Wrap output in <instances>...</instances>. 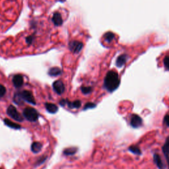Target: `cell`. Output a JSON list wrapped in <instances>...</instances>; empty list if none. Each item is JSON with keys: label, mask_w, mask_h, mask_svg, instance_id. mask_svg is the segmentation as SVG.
<instances>
[{"label": "cell", "mask_w": 169, "mask_h": 169, "mask_svg": "<svg viewBox=\"0 0 169 169\" xmlns=\"http://www.w3.org/2000/svg\"><path fill=\"white\" fill-rule=\"evenodd\" d=\"M120 84L119 76L115 71H110L106 75L104 81V87L109 92L116 90Z\"/></svg>", "instance_id": "1"}, {"label": "cell", "mask_w": 169, "mask_h": 169, "mask_svg": "<svg viewBox=\"0 0 169 169\" xmlns=\"http://www.w3.org/2000/svg\"><path fill=\"white\" fill-rule=\"evenodd\" d=\"M23 116L29 122H36L38 120L39 114L35 108L27 107L23 110Z\"/></svg>", "instance_id": "2"}, {"label": "cell", "mask_w": 169, "mask_h": 169, "mask_svg": "<svg viewBox=\"0 0 169 169\" xmlns=\"http://www.w3.org/2000/svg\"><path fill=\"white\" fill-rule=\"evenodd\" d=\"M7 114L11 118L15 120V121H17V122H23V116H21V114L17 110V109H16V108L13 105H10L7 108Z\"/></svg>", "instance_id": "3"}, {"label": "cell", "mask_w": 169, "mask_h": 169, "mask_svg": "<svg viewBox=\"0 0 169 169\" xmlns=\"http://www.w3.org/2000/svg\"><path fill=\"white\" fill-rule=\"evenodd\" d=\"M19 95L23 101H26L28 103H30V104H32L33 105H36L35 99L33 96V95H32V93L31 91L25 90L22 92H19Z\"/></svg>", "instance_id": "4"}, {"label": "cell", "mask_w": 169, "mask_h": 169, "mask_svg": "<svg viewBox=\"0 0 169 169\" xmlns=\"http://www.w3.org/2000/svg\"><path fill=\"white\" fill-rule=\"evenodd\" d=\"M83 48V44L79 41L77 40H72L69 43V50L74 53L78 54Z\"/></svg>", "instance_id": "5"}, {"label": "cell", "mask_w": 169, "mask_h": 169, "mask_svg": "<svg viewBox=\"0 0 169 169\" xmlns=\"http://www.w3.org/2000/svg\"><path fill=\"white\" fill-rule=\"evenodd\" d=\"M142 124L143 120L137 114H133L130 120L131 126L134 128H138L142 126Z\"/></svg>", "instance_id": "6"}, {"label": "cell", "mask_w": 169, "mask_h": 169, "mask_svg": "<svg viewBox=\"0 0 169 169\" xmlns=\"http://www.w3.org/2000/svg\"><path fill=\"white\" fill-rule=\"evenodd\" d=\"M53 89L57 94L62 95L65 91V85L61 80H56L53 83Z\"/></svg>", "instance_id": "7"}, {"label": "cell", "mask_w": 169, "mask_h": 169, "mask_svg": "<svg viewBox=\"0 0 169 169\" xmlns=\"http://www.w3.org/2000/svg\"><path fill=\"white\" fill-rule=\"evenodd\" d=\"M161 65L166 70L169 71V50L163 53V55L161 57Z\"/></svg>", "instance_id": "8"}, {"label": "cell", "mask_w": 169, "mask_h": 169, "mask_svg": "<svg viewBox=\"0 0 169 169\" xmlns=\"http://www.w3.org/2000/svg\"><path fill=\"white\" fill-rule=\"evenodd\" d=\"M23 77L21 74L15 75L13 77V83L16 88H19L23 85Z\"/></svg>", "instance_id": "9"}, {"label": "cell", "mask_w": 169, "mask_h": 169, "mask_svg": "<svg viewBox=\"0 0 169 169\" xmlns=\"http://www.w3.org/2000/svg\"><path fill=\"white\" fill-rule=\"evenodd\" d=\"M52 21L56 26H61L63 24L62 17L61 14L58 12H56L54 13Z\"/></svg>", "instance_id": "10"}, {"label": "cell", "mask_w": 169, "mask_h": 169, "mask_svg": "<svg viewBox=\"0 0 169 169\" xmlns=\"http://www.w3.org/2000/svg\"><path fill=\"white\" fill-rule=\"evenodd\" d=\"M153 161H154V162L156 164L157 167L159 169H164L165 165L164 164H163L161 157H160L159 155L155 154L153 155Z\"/></svg>", "instance_id": "11"}, {"label": "cell", "mask_w": 169, "mask_h": 169, "mask_svg": "<svg viewBox=\"0 0 169 169\" xmlns=\"http://www.w3.org/2000/svg\"><path fill=\"white\" fill-rule=\"evenodd\" d=\"M45 107L46 110L50 114H55L58 110V107L52 103H46Z\"/></svg>", "instance_id": "12"}, {"label": "cell", "mask_w": 169, "mask_h": 169, "mask_svg": "<svg viewBox=\"0 0 169 169\" xmlns=\"http://www.w3.org/2000/svg\"><path fill=\"white\" fill-rule=\"evenodd\" d=\"M5 124L7 126H8L9 128H11L12 129H19L21 128V126L20 125H19L18 124H16L15 122H13L10 120L9 119H4L3 120Z\"/></svg>", "instance_id": "13"}, {"label": "cell", "mask_w": 169, "mask_h": 169, "mask_svg": "<svg viewBox=\"0 0 169 169\" xmlns=\"http://www.w3.org/2000/svg\"><path fill=\"white\" fill-rule=\"evenodd\" d=\"M49 75L52 76V77H56V76H58L62 74V70L60 68L58 67L52 68L48 71Z\"/></svg>", "instance_id": "14"}, {"label": "cell", "mask_w": 169, "mask_h": 169, "mask_svg": "<svg viewBox=\"0 0 169 169\" xmlns=\"http://www.w3.org/2000/svg\"><path fill=\"white\" fill-rule=\"evenodd\" d=\"M42 148V144L40 142H34L31 145V151L34 153H39Z\"/></svg>", "instance_id": "15"}, {"label": "cell", "mask_w": 169, "mask_h": 169, "mask_svg": "<svg viewBox=\"0 0 169 169\" xmlns=\"http://www.w3.org/2000/svg\"><path fill=\"white\" fill-rule=\"evenodd\" d=\"M67 105L70 108H79L81 106V102L80 101L77 100L73 102H69L68 101L67 102Z\"/></svg>", "instance_id": "16"}, {"label": "cell", "mask_w": 169, "mask_h": 169, "mask_svg": "<svg viewBox=\"0 0 169 169\" xmlns=\"http://www.w3.org/2000/svg\"><path fill=\"white\" fill-rule=\"evenodd\" d=\"M77 151V148H69L64 149L63 154L65 155H67V156L73 155L76 153V152Z\"/></svg>", "instance_id": "17"}, {"label": "cell", "mask_w": 169, "mask_h": 169, "mask_svg": "<svg viewBox=\"0 0 169 169\" xmlns=\"http://www.w3.org/2000/svg\"><path fill=\"white\" fill-rule=\"evenodd\" d=\"M162 150L163 153H164L165 157H168L169 155V137L167 138L165 143L164 144V145L162 146Z\"/></svg>", "instance_id": "18"}, {"label": "cell", "mask_w": 169, "mask_h": 169, "mask_svg": "<svg viewBox=\"0 0 169 169\" xmlns=\"http://www.w3.org/2000/svg\"><path fill=\"white\" fill-rule=\"evenodd\" d=\"M128 150L131 153H132L135 154V155H140L141 154V151L140 149L138 148L137 145H131V146H129V148H128Z\"/></svg>", "instance_id": "19"}, {"label": "cell", "mask_w": 169, "mask_h": 169, "mask_svg": "<svg viewBox=\"0 0 169 169\" xmlns=\"http://www.w3.org/2000/svg\"><path fill=\"white\" fill-rule=\"evenodd\" d=\"M105 39L106 41H107L108 42H110L113 39L114 37V35L112 32H107L104 36Z\"/></svg>", "instance_id": "20"}, {"label": "cell", "mask_w": 169, "mask_h": 169, "mask_svg": "<svg viewBox=\"0 0 169 169\" xmlns=\"http://www.w3.org/2000/svg\"><path fill=\"white\" fill-rule=\"evenodd\" d=\"M81 92H82L85 95L91 93L92 91V87H81Z\"/></svg>", "instance_id": "21"}, {"label": "cell", "mask_w": 169, "mask_h": 169, "mask_svg": "<svg viewBox=\"0 0 169 169\" xmlns=\"http://www.w3.org/2000/svg\"><path fill=\"white\" fill-rule=\"evenodd\" d=\"M95 107H96V105L94 104V103H92V102H88V103H87V104L85 105L83 110H88V109L93 108Z\"/></svg>", "instance_id": "22"}, {"label": "cell", "mask_w": 169, "mask_h": 169, "mask_svg": "<svg viewBox=\"0 0 169 169\" xmlns=\"http://www.w3.org/2000/svg\"><path fill=\"white\" fill-rule=\"evenodd\" d=\"M5 93H6V89L3 85L0 84V97L3 96Z\"/></svg>", "instance_id": "23"}, {"label": "cell", "mask_w": 169, "mask_h": 169, "mask_svg": "<svg viewBox=\"0 0 169 169\" xmlns=\"http://www.w3.org/2000/svg\"><path fill=\"white\" fill-rule=\"evenodd\" d=\"M34 41V36H29L26 38V42L28 45H31Z\"/></svg>", "instance_id": "24"}, {"label": "cell", "mask_w": 169, "mask_h": 169, "mask_svg": "<svg viewBox=\"0 0 169 169\" xmlns=\"http://www.w3.org/2000/svg\"><path fill=\"white\" fill-rule=\"evenodd\" d=\"M164 123L167 126L169 127V114H167L164 118Z\"/></svg>", "instance_id": "25"}, {"label": "cell", "mask_w": 169, "mask_h": 169, "mask_svg": "<svg viewBox=\"0 0 169 169\" xmlns=\"http://www.w3.org/2000/svg\"><path fill=\"white\" fill-rule=\"evenodd\" d=\"M45 160H46V157H42L40 158V159H39V161H38V162H37L36 164H38V165H40V164H42V163L44 161H45Z\"/></svg>", "instance_id": "26"}, {"label": "cell", "mask_w": 169, "mask_h": 169, "mask_svg": "<svg viewBox=\"0 0 169 169\" xmlns=\"http://www.w3.org/2000/svg\"><path fill=\"white\" fill-rule=\"evenodd\" d=\"M166 159H167V163H168V167H169V157H166Z\"/></svg>", "instance_id": "27"}, {"label": "cell", "mask_w": 169, "mask_h": 169, "mask_svg": "<svg viewBox=\"0 0 169 169\" xmlns=\"http://www.w3.org/2000/svg\"><path fill=\"white\" fill-rule=\"evenodd\" d=\"M57 1H58V2H64L65 1V0H57Z\"/></svg>", "instance_id": "28"}, {"label": "cell", "mask_w": 169, "mask_h": 169, "mask_svg": "<svg viewBox=\"0 0 169 169\" xmlns=\"http://www.w3.org/2000/svg\"><path fill=\"white\" fill-rule=\"evenodd\" d=\"M0 169H2V168H0Z\"/></svg>", "instance_id": "29"}]
</instances>
